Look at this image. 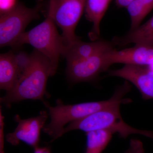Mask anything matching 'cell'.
Instances as JSON below:
<instances>
[{
  "mask_svg": "<svg viewBox=\"0 0 153 153\" xmlns=\"http://www.w3.org/2000/svg\"><path fill=\"white\" fill-rule=\"evenodd\" d=\"M30 54L11 52L0 55V88L7 92L13 89L27 65Z\"/></svg>",
  "mask_w": 153,
  "mask_h": 153,
  "instance_id": "10",
  "label": "cell"
},
{
  "mask_svg": "<svg viewBox=\"0 0 153 153\" xmlns=\"http://www.w3.org/2000/svg\"><path fill=\"white\" fill-rule=\"evenodd\" d=\"M131 21L130 30H135L153 9V0H134L126 7Z\"/></svg>",
  "mask_w": 153,
  "mask_h": 153,
  "instance_id": "16",
  "label": "cell"
},
{
  "mask_svg": "<svg viewBox=\"0 0 153 153\" xmlns=\"http://www.w3.org/2000/svg\"><path fill=\"white\" fill-rule=\"evenodd\" d=\"M150 138L153 140V132H152V136H151Z\"/></svg>",
  "mask_w": 153,
  "mask_h": 153,
  "instance_id": "22",
  "label": "cell"
},
{
  "mask_svg": "<svg viewBox=\"0 0 153 153\" xmlns=\"http://www.w3.org/2000/svg\"><path fill=\"white\" fill-rule=\"evenodd\" d=\"M131 88V86L126 81L116 89L110 98L102 101L65 105L61 100L58 99L55 106H51L48 102L44 101V105L49 110L51 120L44 126L43 131L52 138L53 141L62 136L66 124L81 119L102 110L131 102V100L124 98Z\"/></svg>",
  "mask_w": 153,
  "mask_h": 153,
  "instance_id": "1",
  "label": "cell"
},
{
  "mask_svg": "<svg viewBox=\"0 0 153 153\" xmlns=\"http://www.w3.org/2000/svg\"><path fill=\"white\" fill-rule=\"evenodd\" d=\"M53 4L49 0L47 18L35 27L25 32L19 38L16 48L30 44L36 51L49 60L54 73H56L60 55L65 46L63 37L57 31L53 16Z\"/></svg>",
  "mask_w": 153,
  "mask_h": 153,
  "instance_id": "3",
  "label": "cell"
},
{
  "mask_svg": "<svg viewBox=\"0 0 153 153\" xmlns=\"http://www.w3.org/2000/svg\"><path fill=\"white\" fill-rule=\"evenodd\" d=\"M107 52L84 60L67 63L66 73L68 79L74 83L90 82L97 79L111 66L105 55Z\"/></svg>",
  "mask_w": 153,
  "mask_h": 153,
  "instance_id": "8",
  "label": "cell"
},
{
  "mask_svg": "<svg viewBox=\"0 0 153 153\" xmlns=\"http://www.w3.org/2000/svg\"><path fill=\"white\" fill-rule=\"evenodd\" d=\"M112 0H87L85 16L88 21L93 24L88 36L91 41L100 39V24L110 3Z\"/></svg>",
  "mask_w": 153,
  "mask_h": 153,
  "instance_id": "14",
  "label": "cell"
},
{
  "mask_svg": "<svg viewBox=\"0 0 153 153\" xmlns=\"http://www.w3.org/2000/svg\"><path fill=\"white\" fill-rule=\"evenodd\" d=\"M112 41L115 46L134 44L153 46V16L135 30H130L125 36L114 37Z\"/></svg>",
  "mask_w": 153,
  "mask_h": 153,
  "instance_id": "13",
  "label": "cell"
},
{
  "mask_svg": "<svg viewBox=\"0 0 153 153\" xmlns=\"http://www.w3.org/2000/svg\"><path fill=\"white\" fill-rule=\"evenodd\" d=\"M112 131L100 130L86 133L85 153H102L111 140Z\"/></svg>",
  "mask_w": 153,
  "mask_h": 153,
  "instance_id": "15",
  "label": "cell"
},
{
  "mask_svg": "<svg viewBox=\"0 0 153 153\" xmlns=\"http://www.w3.org/2000/svg\"><path fill=\"white\" fill-rule=\"evenodd\" d=\"M34 153H51L49 148L47 147H40L38 146L34 148Z\"/></svg>",
  "mask_w": 153,
  "mask_h": 153,
  "instance_id": "21",
  "label": "cell"
},
{
  "mask_svg": "<svg viewBox=\"0 0 153 153\" xmlns=\"http://www.w3.org/2000/svg\"><path fill=\"white\" fill-rule=\"evenodd\" d=\"M4 117L1 111V108L0 109V153H5L4 135Z\"/></svg>",
  "mask_w": 153,
  "mask_h": 153,
  "instance_id": "19",
  "label": "cell"
},
{
  "mask_svg": "<svg viewBox=\"0 0 153 153\" xmlns=\"http://www.w3.org/2000/svg\"><path fill=\"white\" fill-rule=\"evenodd\" d=\"M107 76L126 79L137 88L143 99H153V69L150 66L125 65L119 69L109 70Z\"/></svg>",
  "mask_w": 153,
  "mask_h": 153,
  "instance_id": "9",
  "label": "cell"
},
{
  "mask_svg": "<svg viewBox=\"0 0 153 153\" xmlns=\"http://www.w3.org/2000/svg\"><path fill=\"white\" fill-rule=\"evenodd\" d=\"M105 55L110 66L117 63L142 66L153 65V46L136 44L119 51L111 49Z\"/></svg>",
  "mask_w": 153,
  "mask_h": 153,
  "instance_id": "11",
  "label": "cell"
},
{
  "mask_svg": "<svg viewBox=\"0 0 153 153\" xmlns=\"http://www.w3.org/2000/svg\"><path fill=\"white\" fill-rule=\"evenodd\" d=\"M44 4L39 1L33 8L19 2L13 10L0 15V47L16 48L17 42L25 29L34 20L40 18Z\"/></svg>",
  "mask_w": 153,
  "mask_h": 153,
  "instance_id": "5",
  "label": "cell"
},
{
  "mask_svg": "<svg viewBox=\"0 0 153 153\" xmlns=\"http://www.w3.org/2000/svg\"><path fill=\"white\" fill-rule=\"evenodd\" d=\"M120 105L100 111L70 123L63 129L62 135L73 130H80L87 133L105 130L118 134L123 138L125 139L133 134L142 135L149 138L152 131L134 128L125 122L121 115Z\"/></svg>",
  "mask_w": 153,
  "mask_h": 153,
  "instance_id": "4",
  "label": "cell"
},
{
  "mask_svg": "<svg viewBox=\"0 0 153 153\" xmlns=\"http://www.w3.org/2000/svg\"><path fill=\"white\" fill-rule=\"evenodd\" d=\"M134 0H115L116 4L119 8H126L128 7Z\"/></svg>",
  "mask_w": 153,
  "mask_h": 153,
  "instance_id": "20",
  "label": "cell"
},
{
  "mask_svg": "<svg viewBox=\"0 0 153 153\" xmlns=\"http://www.w3.org/2000/svg\"><path fill=\"white\" fill-rule=\"evenodd\" d=\"M143 143L140 140L132 139L130 140L129 146L125 153H144Z\"/></svg>",
  "mask_w": 153,
  "mask_h": 153,
  "instance_id": "18",
  "label": "cell"
},
{
  "mask_svg": "<svg viewBox=\"0 0 153 153\" xmlns=\"http://www.w3.org/2000/svg\"><path fill=\"white\" fill-rule=\"evenodd\" d=\"M55 74L49 60L34 49L16 85L1 97L0 101L8 108L13 103L27 100L44 101V96H48L47 80L49 76Z\"/></svg>",
  "mask_w": 153,
  "mask_h": 153,
  "instance_id": "2",
  "label": "cell"
},
{
  "mask_svg": "<svg viewBox=\"0 0 153 153\" xmlns=\"http://www.w3.org/2000/svg\"><path fill=\"white\" fill-rule=\"evenodd\" d=\"M19 3L18 0H0V15L10 12L15 8Z\"/></svg>",
  "mask_w": 153,
  "mask_h": 153,
  "instance_id": "17",
  "label": "cell"
},
{
  "mask_svg": "<svg viewBox=\"0 0 153 153\" xmlns=\"http://www.w3.org/2000/svg\"><path fill=\"white\" fill-rule=\"evenodd\" d=\"M87 0H52L55 24L62 30L65 47L79 39L75 34L76 26L85 10Z\"/></svg>",
  "mask_w": 153,
  "mask_h": 153,
  "instance_id": "6",
  "label": "cell"
},
{
  "mask_svg": "<svg viewBox=\"0 0 153 153\" xmlns=\"http://www.w3.org/2000/svg\"><path fill=\"white\" fill-rule=\"evenodd\" d=\"M114 46L112 41L100 39L92 42H85L79 38L65 47L62 56L66 58L67 63L76 62L108 52L114 49Z\"/></svg>",
  "mask_w": 153,
  "mask_h": 153,
  "instance_id": "12",
  "label": "cell"
},
{
  "mask_svg": "<svg viewBox=\"0 0 153 153\" xmlns=\"http://www.w3.org/2000/svg\"><path fill=\"white\" fill-rule=\"evenodd\" d=\"M48 115L47 111H43L37 116L27 119H22L16 115L14 119L18 125L13 132L6 135V140L14 146L23 141L34 149L38 146L41 130L45 126Z\"/></svg>",
  "mask_w": 153,
  "mask_h": 153,
  "instance_id": "7",
  "label": "cell"
}]
</instances>
